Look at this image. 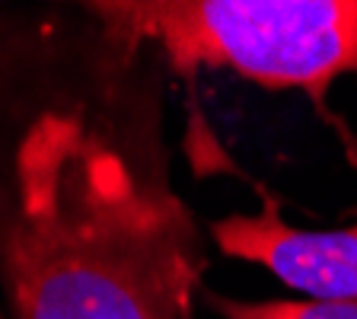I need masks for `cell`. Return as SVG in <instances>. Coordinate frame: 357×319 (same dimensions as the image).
Masks as SVG:
<instances>
[{
    "label": "cell",
    "instance_id": "obj_1",
    "mask_svg": "<svg viewBox=\"0 0 357 319\" xmlns=\"http://www.w3.org/2000/svg\"><path fill=\"white\" fill-rule=\"evenodd\" d=\"M3 272L20 319H185L198 230L80 115L45 112L16 150Z\"/></svg>",
    "mask_w": 357,
    "mask_h": 319
},
{
    "label": "cell",
    "instance_id": "obj_2",
    "mask_svg": "<svg viewBox=\"0 0 357 319\" xmlns=\"http://www.w3.org/2000/svg\"><path fill=\"white\" fill-rule=\"evenodd\" d=\"M112 36L156 42L176 71L230 67L271 89H322L357 71V0L96 3Z\"/></svg>",
    "mask_w": 357,
    "mask_h": 319
},
{
    "label": "cell",
    "instance_id": "obj_3",
    "mask_svg": "<svg viewBox=\"0 0 357 319\" xmlns=\"http://www.w3.org/2000/svg\"><path fill=\"white\" fill-rule=\"evenodd\" d=\"M227 255L265 265L310 300H357V223L348 230H297L271 205L259 214H230L211 227Z\"/></svg>",
    "mask_w": 357,
    "mask_h": 319
},
{
    "label": "cell",
    "instance_id": "obj_4",
    "mask_svg": "<svg viewBox=\"0 0 357 319\" xmlns=\"http://www.w3.org/2000/svg\"><path fill=\"white\" fill-rule=\"evenodd\" d=\"M214 304L230 319H357V300H265V304L214 300Z\"/></svg>",
    "mask_w": 357,
    "mask_h": 319
}]
</instances>
